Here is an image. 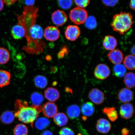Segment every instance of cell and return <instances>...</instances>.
Returning a JSON list of instances; mask_svg holds the SVG:
<instances>
[{
    "label": "cell",
    "mask_w": 135,
    "mask_h": 135,
    "mask_svg": "<svg viewBox=\"0 0 135 135\" xmlns=\"http://www.w3.org/2000/svg\"><path fill=\"white\" fill-rule=\"evenodd\" d=\"M38 11V8L34 6L25 7L22 13L18 17V23L23 27L25 31L27 44L23 47V50L32 54L42 53L45 45L42 40L43 29L40 25L36 24Z\"/></svg>",
    "instance_id": "6da1fadb"
},
{
    "label": "cell",
    "mask_w": 135,
    "mask_h": 135,
    "mask_svg": "<svg viewBox=\"0 0 135 135\" xmlns=\"http://www.w3.org/2000/svg\"><path fill=\"white\" fill-rule=\"evenodd\" d=\"M28 104L26 101L23 102L19 99L16 100L15 104V116L20 121L30 124L33 127V123L41 112L42 107L41 106H28Z\"/></svg>",
    "instance_id": "7a4b0ae2"
},
{
    "label": "cell",
    "mask_w": 135,
    "mask_h": 135,
    "mask_svg": "<svg viewBox=\"0 0 135 135\" xmlns=\"http://www.w3.org/2000/svg\"><path fill=\"white\" fill-rule=\"evenodd\" d=\"M133 23V16L131 13L121 12L113 17L111 26L114 31L124 35L130 29Z\"/></svg>",
    "instance_id": "3957f363"
},
{
    "label": "cell",
    "mask_w": 135,
    "mask_h": 135,
    "mask_svg": "<svg viewBox=\"0 0 135 135\" xmlns=\"http://www.w3.org/2000/svg\"><path fill=\"white\" fill-rule=\"evenodd\" d=\"M88 16V14L85 9L78 7L73 8L70 11L69 15L71 21L77 25L83 24Z\"/></svg>",
    "instance_id": "277c9868"
},
{
    "label": "cell",
    "mask_w": 135,
    "mask_h": 135,
    "mask_svg": "<svg viewBox=\"0 0 135 135\" xmlns=\"http://www.w3.org/2000/svg\"><path fill=\"white\" fill-rule=\"evenodd\" d=\"M110 74L108 66L104 64L98 65L94 70V75L99 80H104L109 76Z\"/></svg>",
    "instance_id": "5b68a950"
},
{
    "label": "cell",
    "mask_w": 135,
    "mask_h": 135,
    "mask_svg": "<svg viewBox=\"0 0 135 135\" xmlns=\"http://www.w3.org/2000/svg\"><path fill=\"white\" fill-rule=\"evenodd\" d=\"M88 97L93 103L97 105L103 103L105 99L103 93L97 88L92 89L89 92Z\"/></svg>",
    "instance_id": "8992f818"
},
{
    "label": "cell",
    "mask_w": 135,
    "mask_h": 135,
    "mask_svg": "<svg viewBox=\"0 0 135 135\" xmlns=\"http://www.w3.org/2000/svg\"><path fill=\"white\" fill-rule=\"evenodd\" d=\"M51 18L54 24L59 26H63L68 21L67 15L65 12L60 10H57L52 13Z\"/></svg>",
    "instance_id": "52a82bcc"
},
{
    "label": "cell",
    "mask_w": 135,
    "mask_h": 135,
    "mask_svg": "<svg viewBox=\"0 0 135 135\" xmlns=\"http://www.w3.org/2000/svg\"><path fill=\"white\" fill-rule=\"evenodd\" d=\"M60 30L56 27L49 26L47 27L44 32V36L47 40L54 41L58 40L60 37Z\"/></svg>",
    "instance_id": "ba28073f"
},
{
    "label": "cell",
    "mask_w": 135,
    "mask_h": 135,
    "mask_svg": "<svg viewBox=\"0 0 135 135\" xmlns=\"http://www.w3.org/2000/svg\"><path fill=\"white\" fill-rule=\"evenodd\" d=\"M80 34V28L76 25H70L67 27L65 32L66 38L71 41H75Z\"/></svg>",
    "instance_id": "9c48e42d"
},
{
    "label": "cell",
    "mask_w": 135,
    "mask_h": 135,
    "mask_svg": "<svg viewBox=\"0 0 135 135\" xmlns=\"http://www.w3.org/2000/svg\"><path fill=\"white\" fill-rule=\"evenodd\" d=\"M42 110L45 116L48 118L54 117L58 112V108L56 104L52 102L46 103L42 107Z\"/></svg>",
    "instance_id": "30bf717a"
},
{
    "label": "cell",
    "mask_w": 135,
    "mask_h": 135,
    "mask_svg": "<svg viewBox=\"0 0 135 135\" xmlns=\"http://www.w3.org/2000/svg\"><path fill=\"white\" fill-rule=\"evenodd\" d=\"M134 113V107L130 103H125L120 106L119 114L123 119H128L132 117Z\"/></svg>",
    "instance_id": "8fae6325"
},
{
    "label": "cell",
    "mask_w": 135,
    "mask_h": 135,
    "mask_svg": "<svg viewBox=\"0 0 135 135\" xmlns=\"http://www.w3.org/2000/svg\"><path fill=\"white\" fill-rule=\"evenodd\" d=\"M134 94L132 91L129 89L124 88L120 90L118 98L121 102L128 103L133 100Z\"/></svg>",
    "instance_id": "7c38bea8"
},
{
    "label": "cell",
    "mask_w": 135,
    "mask_h": 135,
    "mask_svg": "<svg viewBox=\"0 0 135 135\" xmlns=\"http://www.w3.org/2000/svg\"><path fill=\"white\" fill-rule=\"evenodd\" d=\"M111 124L109 121L106 119L101 118L97 121L96 128L99 132L106 134L110 130Z\"/></svg>",
    "instance_id": "4fadbf2b"
},
{
    "label": "cell",
    "mask_w": 135,
    "mask_h": 135,
    "mask_svg": "<svg viewBox=\"0 0 135 135\" xmlns=\"http://www.w3.org/2000/svg\"><path fill=\"white\" fill-rule=\"evenodd\" d=\"M108 56L111 63L115 65L122 63L124 57L122 52L119 50L111 51Z\"/></svg>",
    "instance_id": "5bb4252c"
},
{
    "label": "cell",
    "mask_w": 135,
    "mask_h": 135,
    "mask_svg": "<svg viewBox=\"0 0 135 135\" xmlns=\"http://www.w3.org/2000/svg\"><path fill=\"white\" fill-rule=\"evenodd\" d=\"M117 44V40L114 37L111 35H106L103 40V46L106 50L112 51L114 50Z\"/></svg>",
    "instance_id": "9a60e30c"
},
{
    "label": "cell",
    "mask_w": 135,
    "mask_h": 135,
    "mask_svg": "<svg viewBox=\"0 0 135 135\" xmlns=\"http://www.w3.org/2000/svg\"><path fill=\"white\" fill-rule=\"evenodd\" d=\"M11 32L13 38L16 40H19L25 37L24 28L19 23L13 27Z\"/></svg>",
    "instance_id": "2e32d148"
},
{
    "label": "cell",
    "mask_w": 135,
    "mask_h": 135,
    "mask_svg": "<svg viewBox=\"0 0 135 135\" xmlns=\"http://www.w3.org/2000/svg\"><path fill=\"white\" fill-rule=\"evenodd\" d=\"M60 94L56 89L52 87L47 88L45 92L46 98L51 102H55L59 99Z\"/></svg>",
    "instance_id": "e0dca14e"
},
{
    "label": "cell",
    "mask_w": 135,
    "mask_h": 135,
    "mask_svg": "<svg viewBox=\"0 0 135 135\" xmlns=\"http://www.w3.org/2000/svg\"><path fill=\"white\" fill-rule=\"evenodd\" d=\"M15 114L12 111L6 110L3 112L0 116V120L6 124H9L12 123L15 119Z\"/></svg>",
    "instance_id": "ac0fdd59"
},
{
    "label": "cell",
    "mask_w": 135,
    "mask_h": 135,
    "mask_svg": "<svg viewBox=\"0 0 135 135\" xmlns=\"http://www.w3.org/2000/svg\"><path fill=\"white\" fill-rule=\"evenodd\" d=\"M11 74L7 71L0 70V88H3L9 84Z\"/></svg>",
    "instance_id": "d6986e66"
},
{
    "label": "cell",
    "mask_w": 135,
    "mask_h": 135,
    "mask_svg": "<svg viewBox=\"0 0 135 135\" xmlns=\"http://www.w3.org/2000/svg\"><path fill=\"white\" fill-rule=\"evenodd\" d=\"M53 119L55 124L60 127L66 125L68 121V117L63 113H57L53 117Z\"/></svg>",
    "instance_id": "ffe728a7"
},
{
    "label": "cell",
    "mask_w": 135,
    "mask_h": 135,
    "mask_svg": "<svg viewBox=\"0 0 135 135\" xmlns=\"http://www.w3.org/2000/svg\"><path fill=\"white\" fill-rule=\"evenodd\" d=\"M80 109L78 106L73 104L68 108L67 113L71 119H74L78 118L80 114Z\"/></svg>",
    "instance_id": "44dd1931"
},
{
    "label": "cell",
    "mask_w": 135,
    "mask_h": 135,
    "mask_svg": "<svg viewBox=\"0 0 135 135\" xmlns=\"http://www.w3.org/2000/svg\"><path fill=\"white\" fill-rule=\"evenodd\" d=\"M82 114L85 116H90L95 112L94 106L92 103L88 102L83 104L81 108Z\"/></svg>",
    "instance_id": "7402d4cb"
},
{
    "label": "cell",
    "mask_w": 135,
    "mask_h": 135,
    "mask_svg": "<svg viewBox=\"0 0 135 135\" xmlns=\"http://www.w3.org/2000/svg\"><path fill=\"white\" fill-rule=\"evenodd\" d=\"M103 113L107 115L109 119L112 122H114L118 119V113L115 108L105 107L103 109Z\"/></svg>",
    "instance_id": "603a6c76"
},
{
    "label": "cell",
    "mask_w": 135,
    "mask_h": 135,
    "mask_svg": "<svg viewBox=\"0 0 135 135\" xmlns=\"http://www.w3.org/2000/svg\"><path fill=\"white\" fill-rule=\"evenodd\" d=\"M135 74L132 72H129L124 76V83L128 89L134 88L135 87Z\"/></svg>",
    "instance_id": "cb8c5ba5"
},
{
    "label": "cell",
    "mask_w": 135,
    "mask_h": 135,
    "mask_svg": "<svg viewBox=\"0 0 135 135\" xmlns=\"http://www.w3.org/2000/svg\"><path fill=\"white\" fill-rule=\"evenodd\" d=\"M135 56L133 55H129L125 57L124 61L125 67L129 70H135Z\"/></svg>",
    "instance_id": "d4e9b609"
},
{
    "label": "cell",
    "mask_w": 135,
    "mask_h": 135,
    "mask_svg": "<svg viewBox=\"0 0 135 135\" xmlns=\"http://www.w3.org/2000/svg\"><path fill=\"white\" fill-rule=\"evenodd\" d=\"M10 54L6 49L0 47V65L6 64L9 61Z\"/></svg>",
    "instance_id": "484cf974"
},
{
    "label": "cell",
    "mask_w": 135,
    "mask_h": 135,
    "mask_svg": "<svg viewBox=\"0 0 135 135\" xmlns=\"http://www.w3.org/2000/svg\"><path fill=\"white\" fill-rule=\"evenodd\" d=\"M34 82L36 87L40 89L44 88L48 84V80L46 78L42 75L36 76L35 78Z\"/></svg>",
    "instance_id": "4316f807"
},
{
    "label": "cell",
    "mask_w": 135,
    "mask_h": 135,
    "mask_svg": "<svg viewBox=\"0 0 135 135\" xmlns=\"http://www.w3.org/2000/svg\"><path fill=\"white\" fill-rule=\"evenodd\" d=\"M126 72V70L125 67L122 64L116 65L113 67L114 75L118 78H122L124 77Z\"/></svg>",
    "instance_id": "83f0119b"
},
{
    "label": "cell",
    "mask_w": 135,
    "mask_h": 135,
    "mask_svg": "<svg viewBox=\"0 0 135 135\" xmlns=\"http://www.w3.org/2000/svg\"><path fill=\"white\" fill-rule=\"evenodd\" d=\"M31 99L32 105L40 106L44 100V98L42 94L37 92L33 93L31 94Z\"/></svg>",
    "instance_id": "f1b7e54d"
},
{
    "label": "cell",
    "mask_w": 135,
    "mask_h": 135,
    "mask_svg": "<svg viewBox=\"0 0 135 135\" xmlns=\"http://www.w3.org/2000/svg\"><path fill=\"white\" fill-rule=\"evenodd\" d=\"M28 133V128L23 124L17 125L13 131L14 135H27Z\"/></svg>",
    "instance_id": "f546056e"
},
{
    "label": "cell",
    "mask_w": 135,
    "mask_h": 135,
    "mask_svg": "<svg viewBox=\"0 0 135 135\" xmlns=\"http://www.w3.org/2000/svg\"><path fill=\"white\" fill-rule=\"evenodd\" d=\"M50 122L47 118L41 117L38 118L35 122V126L38 129L42 130L49 126Z\"/></svg>",
    "instance_id": "4dcf8cb0"
},
{
    "label": "cell",
    "mask_w": 135,
    "mask_h": 135,
    "mask_svg": "<svg viewBox=\"0 0 135 135\" xmlns=\"http://www.w3.org/2000/svg\"><path fill=\"white\" fill-rule=\"evenodd\" d=\"M85 22L86 27L89 30L95 29L97 26V20L93 16H90L87 17Z\"/></svg>",
    "instance_id": "1f68e13d"
},
{
    "label": "cell",
    "mask_w": 135,
    "mask_h": 135,
    "mask_svg": "<svg viewBox=\"0 0 135 135\" xmlns=\"http://www.w3.org/2000/svg\"><path fill=\"white\" fill-rule=\"evenodd\" d=\"M74 0H57V3L60 7L64 9H68L71 7Z\"/></svg>",
    "instance_id": "d6a6232c"
},
{
    "label": "cell",
    "mask_w": 135,
    "mask_h": 135,
    "mask_svg": "<svg viewBox=\"0 0 135 135\" xmlns=\"http://www.w3.org/2000/svg\"><path fill=\"white\" fill-rule=\"evenodd\" d=\"M75 4L78 7L84 8L88 6L90 3V0H74Z\"/></svg>",
    "instance_id": "836d02e7"
},
{
    "label": "cell",
    "mask_w": 135,
    "mask_h": 135,
    "mask_svg": "<svg viewBox=\"0 0 135 135\" xmlns=\"http://www.w3.org/2000/svg\"><path fill=\"white\" fill-rule=\"evenodd\" d=\"M60 135H75L74 132L68 127H64L60 130Z\"/></svg>",
    "instance_id": "e575fe53"
},
{
    "label": "cell",
    "mask_w": 135,
    "mask_h": 135,
    "mask_svg": "<svg viewBox=\"0 0 135 135\" xmlns=\"http://www.w3.org/2000/svg\"><path fill=\"white\" fill-rule=\"evenodd\" d=\"M119 1V0H102L103 4L105 6L111 7L115 6Z\"/></svg>",
    "instance_id": "d590c367"
},
{
    "label": "cell",
    "mask_w": 135,
    "mask_h": 135,
    "mask_svg": "<svg viewBox=\"0 0 135 135\" xmlns=\"http://www.w3.org/2000/svg\"><path fill=\"white\" fill-rule=\"evenodd\" d=\"M26 6H33L35 2V0H23Z\"/></svg>",
    "instance_id": "8d00e7d4"
},
{
    "label": "cell",
    "mask_w": 135,
    "mask_h": 135,
    "mask_svg": "<svg viewBox=\"0 0 135 135\" xmlns=\"http://www.w3.org/2000/svg\"><path fill=\"white\" fill-rule=\"evenodd\" d=\"M19 1L20 0H3V2L7 5H10L14 4L16 1Z\"/></svg>",
    "instance_id": "74e56055"
},
{
    "label": "cell",
    "mask_w": 135,
    "mask_h": 135,
    "mask_svg": "<svg viewBox=\"0 0 135 135\" xmlns=\"http://www.w3.org/2000/svg\"><path fill=\"white\" fill-rule=\"evenodd\" d=\"M122 135H128L129 134V131L128 129L126 128H123L121 131Z\"/></svg>",
    "instance_id": "f35d334b"
},
{
    "label": "cell",
    "mask_w": 135,
    "mask_h": 135,
    "mask_svg": "<svg viewBox=\"0 0 135 135\" xmlns=\"http://www.w3.org/2000/svg\"><path fill=\"white\" fill-rule=\"evenodd\" d=\"M130 8L133 10H135V0H131L129 3Z\"/></svg>",
    "instance_id": "ab89813d"
},
{
    "label": "cell",
    "mask_w": 135,
    "mask_h": 135,
    "mask_svg": "<svg viewBox=\"0 0 135 135\" xmlns=\"http://www.w3.org/2000/svg\"><path fill=\"white\" fill-rule=\"evenodd\" d=\"M41 135H53V134L50 131H45L42 132Z\"/></svg>",
    "instance_id": "60d3db41"
},
{
    "label": "cell",
    "mask_w": 135,
    "mask_h": 135,
    "mask_svg": "<svg viewBox=\"0 0 135 135\" xmlns=\"http://www.w3.org/2000/svg\"><path fill=\"white\" fill-rule=\"evenodd\" d=\"M4 6V2L2 0H0V11L3 9Z\"/></svg>",
    "instance_id": "b9f144b4"
},
{
    "label": "cell",
    "mask_w": 135,
    "mask_h": 135,
    "mask_svg": "<svg viewBox=\"0 0 135 135\" xmlns=\"http://www.w3.org/2000/svg\"><path fill=\"white\" fill-rule=\"evenodd\" d=\"M131 53L133 55H135V45H134L132 48L131 49Z\"/></svg>",
    "instance_id": "7bdbcfd3"
},
{
    "label": "cell",
    "mask_w": 135,
    "mask_h": 135,
    "mask_svg": "<svg viewBox=\"0 0 135 135\" xmlns=\"http://www.w3.org/2000/svg\"><path fill=\"white\" fill-rule=\"evenodd\" d=\"M66 90L68 92L72 93V90H71L70 89L68 88L66 89Z\"/></svg>",
    "instance_id": "ee69618b"
},
{
    "label": "cell",
    "mask_w": 135,
    "mask_h": 135,
    "mask_svg": "<svg viewBox=\"0 0 135 135\" xmlns=\"http://www.w3.org/2000/svg\"><path fill=\"white\" fill-rule=\"evenodd\" d=\"M82 119L84 121H86V120H87V118L86 116H84L82 117Z\"/></svg>",
    "instance_id": "f6af8a7d"
},
{
    "label": "cell",
    "mask_w": 135,
    "mask_h": 135,
    "mask_svg": "<svg viewBox=\"0 0 135 135\" xmlns=\"http://www.w3.org/2000/svg\"><path fill=\"white\" fill-rule=\"evenodd\" d=\"M77 135H82L81 134H80V133H79Z\"/></svg>",
    "instance_id": "bcb514c9"
}]
</instances>
